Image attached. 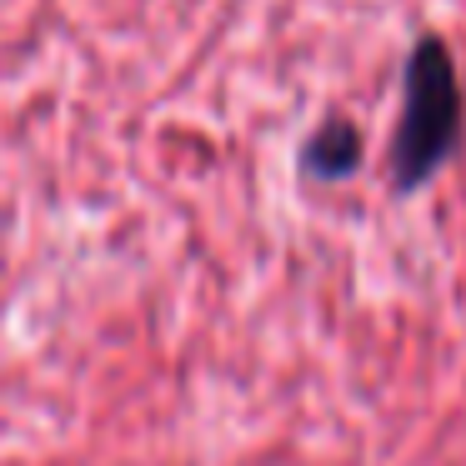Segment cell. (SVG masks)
<instances>
[{"label":"cell","instance_id":"6da1fadb","mask_svg":"<svg viewBox=\"0 0 466 466\" xmlns=\"http://www.w3.org/2000/svg\"><path fill=\"white\" fill-rule=\"evenodd\" d=\"M456 116H461V96H456L451 56L436 41H421L406 71V111L401 136H396V166L406 186H416L441 166V156L456 141Z\"/></svg>","mask_w":466,"mask_h":466},{"label":"cell","instance_id":"7a4b0ae2","mask_svg":"<svg viewBox=\"0 0 466 466\" xmlns=\"http://www.w3.org/2000/svg\"><path fill=\"white\" fill-rule=\"evenodd\" d=\"M311 171H321V176H341V171H351V161H356V136H351V126H326L321 136L311 141Z\"/></svg>","mask_w":466,"mask_h":466}]
</instances>
